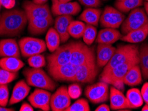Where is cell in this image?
Here are the masks:
<instances>
[{"label": "cell", "instance_id": "816d5d0a", "mask_svg": "<svg viewBox=\"0 0 148 111\" xmlns=\"http://www.w3.org/2000/svg\"><path fill=\"white\" fill-rule=\"evenodd\" d=\"M145 1H148V0H145Z\"/></svg>", "mask_w": 148, "mask_h": 111}, {"label": "cell", "instance_id": "7402d4cb", "mask_svg": "<svg viewBox=\"0 0 148 111\" xmlns=\"http://www.w3.org/2000/svg\"><path fill=\"white\" fill-rule=\"evenodd\" d=\"M73 20V17L71 16H59L56 18L54 21V28L60 35L62 43H66L70 37L68 27Z\"/></svg>", "mask_w": 148, "mask_h": 111}, {"label": "cell", "instance_id": "ffe728a7", "mask_svg": "<svg viewBox=\"0 0 148 111\" xmlns=\"http://www.w3.org/2000/svg\"><path fill=\"white\" fill-rule=\"evenodd\" d=\"M116 48L112 45L98 43L96 50V63L99 68L108 63L115 53Z\"/></svg>", "mask_w": 148, "mask_h": 111}, {"label": "cell", "instance_id": "52a82bcc", "mask_svg": "<svg viewBox=\"0 0 148 111\" xmlns=\"http://www.w3.org/2000/svg\"><path fill=\"white\" fill-rule=\"evenodd\" d=\"M21 54L23 57L41 54L46 51L47 46L45 41L41 39L26 37L21 39L18 42Z\"/></svg>", "mask_w": 148, "mask_h": 111}, {"label": "cell", "instance_id": "7a4b0ae2", "mask_svg": "<svg viewBox=\"0 0 148 111\" xmlns=\"http://www.w3.org/2000/svg\"><path fill=\"white\" fill-rule=\"evenodd\" d=\"M137 64H139V55L130 59L127 62L114 67L107 73L101 74L100 80L108 84H112L113 86L122 91L124 89V77L130 68Z\"/></svg>", "mask_w": 148, "mask_h": 111}, {"label": "cell", "instance_id": "d6986e66", "mask_svg": "<svg viewBox=\"0 0 148 111\" xmlns=\"http://www.w3.org/2000/svg\"><path fill=\"white\" fill-rule=\"evenodd\" d=\"M110 108L114 110L130 109L126 97L122 91L114 86H112L110 90Z\"/></svg>", "mask_w": 148, "mask_h": 111}, {"label": "cell", "instance_id": "836d02e7", "mask_svg": "<svg viewBox=\"0 0 148 111\" xmlns=\"http://www.w3.org/2000/svg\"><path fill=\"white\" fill-rule=\"evenodd\" d=\"M28 64L30 67L36 69H41L44 67L47 63L44 55L41 54H38L33 56L29 57L27 60Z\"/></svg>", "mask_w": 148, "mask_h": 111}, {"label": "cell", "instance_id": "3957f363", "mask_svg": "<svg viewBox=\"0 0 148 111\" xmlns=\"http://www.w3.org/2000/svg\"><path fill=\"white\" fill-rule=\"evenodd\" d=\"M23 74L29 86L47 91L55 90L57 86L55 80L42 69L27 68L23 71Z\"/></svg>", "mask_w": 148, "mask_h": 111}, {"label": "cell", "instance_id": "484cf974", "mask_svg": "<svg viewBox=\"0 0 148 111\" xmlns=\"http://www.w3.org/2000/svg\"><path fill=\"white\" fill-rule=\"evenodd\" d=\"M143 76L139 64L135 65L127 71L123 79V83L127 86H134L142 82Z\"/></svg>", "mask_w": 148, "mask_h": 111}, {"label": "cell", "instance_id": "60d3db41", "mask_svg": "<svg viewBox=\"0 0 148 111\" xmlns=\"http://www.w3.org/2000/svg\"><path fill=\"white\" fill-rule=\"evenodd\" d=\"M140 91L143 99V102H145V104H148V82H145L143 84Z\"/></svg>", "mask_w": 148, "mask_h": 111}, {"label": "cell", "instance_id": "ac0fdd59", "mask_svg": "<svg viewBox=\"0 0 148 111\" xmlns=\"http://www.w3.org/2000/svg\"><path fill=\"white\" fill-rule=\"evenodd\" d=\"M21 51L18 43L15 39H3L0 40V57H19Z\"/></svg>", "mask_w": 148, "mask_h": 111}, {"label": "cell", "instance_id": "74e56055", "mask_svg": "<svg viewBox=\"0 0 148 111\" xmlns=\"http://www.w3.org/2000/svg\"><path fill=\"white\" fill-rule=\"evenodd\" d=\"M67 91H68L69 95L71 99H79L82 94V86L76 82L69 85L67 87Z\"/></svg>", "mask_w": 148, "mask_h": 111}, {"label": "cell", "instance_id": "7c38bea8", "mask_svg": "<svg viewBox=\"0 0 148 111\" xmlns=\"http://www.w3.org/2000/svg\"><path fill=\"white\" fill-rule=\"evenodd\" d=\"M99 69L96 61L90 62L77 67L74 82L79 83H92L98 75Z\"/></svg>", "mask_w": 148, "mask_h": 111}, {"label": "cell", "instance_id": "d590c367", "mask_svg": "<svg viewBox=\"0 0 148 111\" xmlns=\"http://www.w3.org/2000/svg\"><path fill=\"white\" fill-rule=\"evenodd\" d=\"M18 73H14L0 68V84H8L16 80Z\"/></svg>", "mask_w": 148, "mask_h": 111}, {"label": "cell", "instance_id": "2e32d148", "mask_svg": "<svg viewBox=\"0 0 148 111\" xmlns=\"http://www.w3.org/2000/svg\"><path fill=\"white\" fill-rule=\"evenodd\" d=\"M51 94L47 90L37 88L28 97V101L34 108L43 111H49L51 109Z\"/></svg>", "mask_w": 148, "mask_h": 111}, {"label": "cell", "instance_id": "bcb514c9", "mask_svg": "<svg viewBox=\"0 0 148 111\" xmlns=\"http://www.w3.org/2000/svg\"><path fill=\"white\" fill-rule=\"evenodd\" d=\"M143 3H144V10L148 16V1H145Z\"/></svg>", "mask_w": 148, "mask_h": 111}, {"label": "cell", "instance_id": "c3c4849f", "mask_svg": "<svg viewBox=\"0 0 148 111\" xmlns=\"http://www.w3.org/2000/svg\"><path fill=\"white\" fill-rule=\"evenodd\" d=\"M59 1H60L62 2H69V1H71V0H59Z\"/></svg>", "mask_w": 148, "mask_h": 111}, {"label": "cell", "instance_id": "603a6c76", "mask_svg": "<svg viewBox=\"0 0 148 111\" xmlns=\"http://www.w3.org/2000/svg\"><path fill=\"white\" fill-rule=\"evenodd\" d=\"M122 35L117 29L104 28L100 30L97 35L96 42L101 44L112 45L119 39H121Z\"/></svg>", "mask_w": 148, "mask_h": 111}, {"label": "cell", "instance_id": "4316f807", "mask_svg": "<svg viewBox=\"0 0 148 111\" xmlns=\"http://www.w3.org/2000/svg\"><path fill=\"white\" fill-rule=\"evenodd\" d=\"M24 63L18 57H2L0 59V68L6 71L16 73L24 67Z\"/></svg>", "mask_w": 148, "mask_h": 111}, {"label": "cell", "instance_id": "f907efd6", "mask_svg": "<svg viewBox=\"0 0 148 111\" xmlns=\"http://www.w3.org/2000/svg\"><path fill=\"white\" fill-rule=\"evenodd\" d=\"M2 7V6H1V3H0V10H1V7Z\"/></svg>", "mask_w": 148, "mask_h": 111}, {"label": "cell", "instance_id": "cb8c5ba5", "mask_svg": "<svg viewBox=\"0 0 148 111\" xmlns=\"http://www.w3.org/2000/svg\"><path fill=\"white\" fill-rule=\"evenodd\" d=\"M148 36V23L142 27L130 31L121 37V40L130 43H138L144 41Z\"/></svg>", "mask_w": 148, "mask_h": 111}, {"label": "cell", "instance_id": "681fc988", "mask_svg": "<svg viewBox=\"0 0 148 111\" xmlns=\"http://www.w3.org/2000/svg\"><path fill=\"white\" fill-rule=\"evenodd\" d=\"M123 1V0H117V1Z\"/></svg>", "mask_w": 148, "mask_h": 111}, {"label": "cell", "instance_id": "f35d334b", "mask_svg": "<svg viewBox=\"0 0 148 111\" xmlns=\"http://www.w3.org/2000/svg\"><path fill=\"white\" fill-rule=\"evenodd\" d=\"M80 4L88 7H98L101 5V0H78Z\"/></svg>", "mask_w": 148, "mask_h": 111}, {"label": "cell", "instance_id": "e0dca14e", "mask_svg": "<svg viewBox=\"0 0 148 111\" xmlns=\"http://www.w3.org/2000/svg\"><path fill=\"white\" fill-rule=\"evenodd\" d=\"M53 23V17L51 18H31L28 19V32L32 35H42L47 31Z\"/></svg>", "mask_w": 148, "mask_h": 111}, {"label": "cell", "instance_id": "9c48e42d", "mask_svg": "<svg viewBox=\"0 0 148 111\" xmlns=\"http://www.w3.org/2000/svg\"><path fill=\"white\" fill-rule=\"evenodd\" d=\"M77 66L70 62L63 65L47 67L48 74L55 81L74 82Z\"/></svg>", "mask_w": 148, "mask_h": 111}, {"label": "cell", "instance_id": "ab89813d", "mask_svg": "<svg viewBox=\"0 0 148 111\" xmlns=\"http://www.w3.org/2000/svg\"><path fill=\"white\" fill-rule=\"evenodd\" d=\"M0 3L2 7L7 10H12L16 5V0H0Z\"/></svg>", "mask_w": 148, "mask_h": 111}, {"label": "cell", "instance_id": "ee69618b", "mask_svg": "<svg viewBox=\"0 0 148 111\" xmlns=\"http://www.w3.org/2000/svg\"><path fill=\"white\" fill-rule=\"evenodd\" d=\"M15 109L12 108H6L5 106H0V111H14Z\"/></svg>", "mask_w": 148, "mask_h": 111}, {"label": "cell", "instance_id": "1f68e13d", "mask_svg": "<svg viewBox=\"0 0 148 111\" xmlns=\"http://www.w3.org/2000/svg\"><path fill=\"white\" fill-rule=\"evenodd\" d=\"M86 24L80 20H73L70 23L68 27V32L70 37L75 39L82 37Z\"/></svg>", "mask_w": 148, "mask_h": 111}, {"label": "cell", "instance_id": "30bf717a", "mask_svg": "<svg viewBox=\"0 0 148 111\" xmlns=\"http://www.w3.org/2000/svg\"><path fill=\"white\" fill-rule=\"evenodd\" d=\"M85 95L93 104H99L106 102L110 96L108 84L100 80V82L88 86L86 89Z\"/></svg>", "mask_w": 148, "mask_h": 111}, {"label": "cell", "instance_id": "f1b7e54d", "mask_svg": "<svg viewBox=\"0 0 148 111\" xmlns=\"http://www.w3.org/2000/svg\"><path fill=\"white\" fill-rule=\"evenodd\" d=\"M139 65L143 78L148 79V43H144L139 47Z\"/></svg>", "mask_w": 148, "mask_h": 111}, {"label": "cell", "instance_id": "4fadbf2b", "mask_svg": "<svg viewBox=\"0 0 148 111\" xmlns=\"http://www.w3.org/2000/svg\"><path fill=\"white\" fill-rule=\"evenodd\" d=\"M71 100L67 86H60L53 95H51L50 101L51 110L53 111H66L71 105Z\"/></svg>", "mask_w": 148, "mask_h": 111}, {"label": "cell", "instance_id": "277c9868", "mask_svg": "<svg viewBox=\"0 0 148 111\" xmlns=\"http://www.w3.org/2000/svg\"><path fill=\"white\" fill-rule=\"evenodd\" d=\"M139 55V47L134 44L120 45L116 48L115 53L108 63L103 67L101 74L107 73L114 67L127 62L130 59Z\"/></svg>", "mask_w": 148, "mask_h": 111}, {"label": "cell", "instance_id": "83f0119b", "mask_svg": "<svg viewBox=\"0 0 148 111\" xmlns=\"http://www.w3.org/2000/svg\"><path fill=\"white\" fill-rule=\"evenodd\" d=\"M125 97L130 109H136L143 105V99L141 94V91L138 89H130L127 91Z\"/></svg>", "mask_w": 148, "mask_h": 111}, {"label": "cell", "instance_id": "d6a6232c", "mask_svg": "<svg viewBox=\"0 0 148 111\" xmlns=\"http://www.w3.org/2000/svg\"><path fill=\"white\" fill-rule=\"evenodd\" d=\"M97 29L95 26L86 24V29H85L82 38L84 43L88 45L93 44L97 37Z\"/></svg>", "mask_w": 148, "mask_h": 111}, {"label": "cell", "instance_id": "f546056e", "mask_svg": "<svg viewBox=\"0 0 148 111\" xmlns=\"http://www.w3.org/2000/svg\"><path fill=\"white\" fill-rule=\"evenodd\" d=\"M61 43V38L55 28L49 27L47 30L45 36V43L47 48L51 53L55 51L60 47Z\"/></svg>", "mask_w": 148, "mask_h": 111}, {"label": "cell", "instance_id": "b9f144b4", "mask_svg": "<svg viewBox=\"0 0 148 111\" xmlns=\"http://www.w3.org/2000/svg\"><path fill=\"white\" fill-rule=\"evenodd\" d=\"M20 111H34V106L32 105L31 104H29L27 103H23L22 105L21 106L20 108H19Z\"/></svg>", "mask_w": 148, "mask_h": 111}, {"label": "cell", "instance_id": "8d00e7d4", "mask_svg": "<svg viewBox=\"0 0 148 111\" xmlns=\"http://www.w3.org/2000/svg\"><path fill=\"white\" fill-rule=\"evenodd\" d=\"M10 101V91L7 84H0V106H6Z\"/></svg>", "mask_w": 148, "mask_h": 111}, {"label": "cell", "instance_id": "8fae6325", "mask_svg": "<svg viewBox=\"0 0 148 111\" xmlns=\"http://www.w3.org/2000/svg\"><path fill=\"white\" fill-rule=\"evenodd\" d=\"M73 42L60 46L47 58V67H58L70 62Z\"/></svg>", "mask_w": 148, "mask_h": 111}, {"label": "cell", "instance_id": "7bdbcfd3", "mask_svg": "<svg viewBox=\"0 0 148 111\" xmlns=\"http://www.w3.org/2000/svg\"><path fill=\"white\" fill-rule=\"evenodd\" d=\"M111 108L106 104H102L95 108V111H110Z\"/></svg>", "mask_w": 148, "mask_h": 111}, {"label": "cell", "instance_id": "7dc6e473", "mask_svg": "<svg viewBox=\"0 0 148 111\" xmlns=\"http://www.w3.org/2000/svg\"><path fill=\"white\" fill-rule=\"evenodd\" d=\"M141 110H142V111H148V104H145V105L143 106V107L142 108Z\"/></svg>", "mask_w": 148, "mask_h": 111}, {"label": "cell", "instance_id": "5b68a950", "mask_svg": "<svg viewBox=\"0 0 148 111\" xmlns=\"http://www.w3.org/2000/svg\"><path fill=\"white\" fill-rule=\"evenodd\" d=\"M93 61H96V56L93 48L90 47L89 45L80 41L73 42L71 63L79 67Z\"/></svg>", "mask_w": 148, "mask_h": 111}, {"label": "cell", "instance_id": "5bb4252c", "mask_svg": "<svg viewBox=\"0 0 148 111\" xmlns=\"http://www.w3.org/2000/svg\"><path fill=\"white\" fill-rule=\"evenodd\" d=\"M23 7L28 19L53 17L51 11L46 3L39 4L28 1L23 3Z\"/></svg>", "mask_w": 148, "mask_h": 111}, {"label": "cell", "instance_id": "ba28073f", "mask_svg": "<svg viewBox=\"0 0 148 111\" xmlns=\"http://www.w3.org/2000/svg\"><path fill=\"white\" fill-rule=\"evenodd\" d=\"M125 19V15L117 8L107 6L102 12L99 22L102 27L117 29L121 25Z\"/></svg>", "mask_w": 148, "mask_h": 111}, {"label": "cell", "instance_id": "f5cc1de1", "mask_svg": "<svg viewBox=\"0 0 148 111\" xmlns=\"http://www.w3.org/2000/svg\"><path fill=\"white\" fill-rule=\"evenodd\" d=\"M0 17H1V15H0Z\"/></svg>", "mask_w": 148, "mask_h": 111}, {"label": "cell", "instance_id": "44dd1931", "mask_svg": "<svg viewBox=\"0 0 148 111\" xmlns=\"http://www.w3.org/2000/svg\"><path fill=\"white\" fill-rule=\"evenodd\" d=\"M30 90H31V88L27 83V82L24 80H19L15 84L8 104L14 105V104L20 103L27 97Z\"/></svg>", "mask_w": 148, "mask_h": 111}, {"label": "cell", "instance_id": "e575fe53", "mask_svg": "<svg viewBox=\"0 0 148 111\" xmlns=\"http://www.w3.org/2000/svg\"><path fill=\"white\" fill-rule=\"evenodd\" d=\"M90 106L87 100L77 99V101L71 104L66 111H90Z\"/></svg>", "mask_w": 148, "mask_h": 111}, {"label": "cell", "instance_id": "6da1fadb", "mask_svg": "<svg viewBox=\"0 0 148 111\" xmlns=\"http://www.w3.org/2000/svg\"><path fill=\"white\" fill-rule=\"evenodd\" d=\"M27 23L24 10L13 8L5 11L0 17V37L18 36L24 31Z\"/></svg>", "mask_w": 148, "mask_h": 111}, {"label": "cell", "instance_id": "4dcf8cb0", "mask_svg": "<svg viewBox=\"0 0 148 111\" xmlns=\"http://www.w3.org/2000/svg\"><path fill=\"white\" fill-rule=\"evenodd\" d=\"M143 4V0H123L115 2V7L122 13H127L134 9L141 7Z\"/></svg>", "mask_w": 148, "mask_h": 111}, {"label": "cell", "instance_id": "f6af8a7d", "mask_svg": "<svg viewBox=\"0 0 148 111\" xmlns=\"http://www.w3.org/2000/svg\"><path fill=\"white\" fill-rule=\"evenodd\" d=\"M48 0H33L32 1H34V3H39V4H45L46 3Z\"/></svg>", "mask_w": 148, "mask_h": 111}, {"label": "cell", "instance_id": "d4e9b609", "mask_svg": "<svg viewBox=\"0 0 148 111\" xmlns=\"http://www.w3.org/2000/svg\"><path fill=\"white\" fill-rule=\"evenodd\" d=\"M102 14L101 10L97 7H88L84 10L79 17L80 21L86 24L97 27Z\"/></svg>", "mask_w": 148, "mask_h": 111}, {"label": "cell", "instance_id": "8992f818", "mask_svg": "<svg viewBox=\"0 0 148 111\" xmlns=\"http://www.w3.org/2000/svg\"><path fill=\"white\" fill-rule=\"evenodd\" d=\"M148 23V16L144 9L138 7L130 11L127 18L121 24V31L126 35L130 31L138 29Z\"/></svg>", "mask_w": 148, "mask_h": 111}, {"label": "cell", "instance_id": "9a60e30c", "mask_svg": "<svg viewBox=\"0 0 148 111\" xmlns=\"http://www.w3.org/2000/svg\"><path fill=\"white\" fill-rule=\"evenodd\" d=\"M51 11L55 16H76L81 11V6L77 2H62L59 0H52Z\"/></svg>", "mask_w": 148, "mask_h": 111}]
</instances>
